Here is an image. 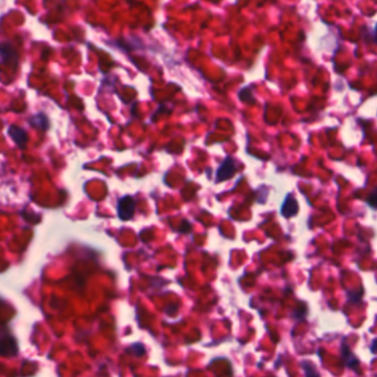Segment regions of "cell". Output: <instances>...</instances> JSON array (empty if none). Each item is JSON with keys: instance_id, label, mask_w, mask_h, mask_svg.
<instances>
[{"instance_id": "10", "label": "cell", "mask_w": 377, "mask_h": 377, "mask_svg": "<svg viewBox=\"0 0 377 377\" xmlns=\"http://www.w3.org/2000/svg\"><path fill=\"white\" fill-rule=\"evenodd\" d=\"M126 353L133 355L135 357H141L145 354V347L142 344V343H135V344L131 345L128 350H126Z\"/></svg>"}, {"instance_id": "2", "label": "cell", "mask_w": 377, "mask_h": 377, "mask_svg": "<svg viewBox=\"0 0 377 377\" xmlns=\"http://www.w3.org/2000/svg\"><path fill=\"white\" fill-rule=\"evenodd\" d=\"M237 169L238 167H237L235 159L231 156H227L216 172V183H222V181L230 179L235 175Z\"/></svg>"}, {"instance_id": "11", "label": "cell", "mask_w": 377, "mask_h": 377, "mask_svg": "<svg viewBox=\"0 0 377 377\" xmlns=\"http://www.w3.org/2000/svg\"><path fill=\"white\" fill-rule=\"evenodd\" d=\"M367 204L373 208H377V187L367 197Z\"/></svg>"}, {"instance_id": "5", "label": "cell", "mask_w": 377, "mask_h": 377, "mask_svg": "<svg viewBox=\"0 0 377 377\" xmlns=\"http://www.w3.org/2000/svg\"><path fill=\"white\" fill-rule=\"evenodd\" d=\"M29 124L33 129H37L42 132H46L50 129V121L44 113H38L29 117Z\"/></svg>"}, {"instance_id": "4", "label": "cell", "mask_w": 377, "mask_h": 377, "mask_svg": "<svg viewBox=\"0 0 377 377\" xmlns=\"http://www.w3.org/2000/svg\"><path fill=\"white\" fill-rule=\"evenodd\" d=\"M299 211V204L296 199L292 195H288L286 200L281 207V215L286 218H291L294 215L298 214Z\"/></svg>"}, {"instance_id": "6", "label": "cell", "mask_w": 377, "mask_h": 377, "mask_svg": "<svg viewBox=\"0 0 377 377\" xmlns=\"http://www.w3.org/2000/svg\"><path fill=\"white\" fill-rule=\"evenodd\" d=\"M1 62L2 65H8V63H12V65L17 66L18 62V54H17L16 50L14 49L10 44H2L1 45Z\"/></svg>"}, {"instance_id": "1", "label": "cell", "mask_w": 377, "mask_h": 377, "mask_svg": "<svg viewBox=\"0 0 377 377\" xmlns=\"http://www.w3.org/2000/svg\"><path fill=\"white\" fill-rule=\"evenodd\" d=\"M136 209V200L131 195H124L117 200V217L123 222H128L134 217Z\"/></svg>"}, {"instance_id": "8", "label": "cell", "mask_w": 377, "mask_h": 377, "mask_svg": "<svg viewBox=\"0 0 377 377\" xmlns=\"http://www.w3.org/2000/svg\"><path fill=\"white\" fill-rule=\"evenodd\" d=\"M342 359L344 361L345 365L350 366L352 368L356 367L359 365V362L357 361V358L354 356L353 353H352L351 350L349 349V347H346V345L344 344L342 347Z\"/></svg>"}, {"instance_id": "7", "label": "cell", "mask_w": 377, "mask_h": 377, "mask_svg": "<svg viewBox=\"0 0 377 377\" xmlns=\"http://www.w3.org/2000/svg\"><path fill=\"white\" fill-rule=\"evenodd\" d=\"M0 351H1L2 356H16L17 353H18V347H17L16 340L10 334L8 335L7 338H1V347H0Z\"/></svg>"}, {"instance_id": "9", "label": "cell", "mask_w": 377, "mask_h": 377, "mask_svg": "<svg viewBox=\"0 0 377 377\" xmlns=\"http://www.w3.org/2000/svg\"><path fill=\"white\" fill-rule=\"evenodd\" d=\"M238 96L244 103H248V104H255L256 103V100H255V97H253L252 91L250 90V88L241 89Z\"/></svg>"}, {"instance_id": "3", "label": "cell", "mask_w": 377, "mask_h": 377, "mask_svg": "<svg viewBox=\"0 0 377 377\" xmlns=\"http://www.w3.org/2000/svg\"><path fill=\"white\" fill-rule=\"evenodd\" d=\"M8 135H9L14 143L19 148H21V150H23V148L26 147L28 142V135L23 129H21L17 125H10L9 129H8Z\"/></svg>"}]
</instances>
